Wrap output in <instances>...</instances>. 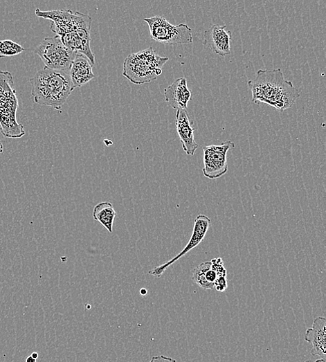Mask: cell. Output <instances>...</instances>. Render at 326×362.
Returning <instances> with one entry per match:
<instances>
[{"mask_svg":"<svg viewBox=\"0 0 326 362\" xmlns=\"http://www.w3.org/2000/svg\"><path fill=\"white\" fill-rule=\"evenodd\" d=\"M26 362H37V359H34L31 355L26 359Z\"/></svg>","mask_w":326,"mask_h":362,"instance_id":"22","label":"cell"},{"mask_svg":"<svg viewBox=\"0 0 326 362\" xmlns=\"http://www.w3.org/2000/svg\"><path fill=\"white\" fill-rule=\"evenodd\" d=\"M248 85L252 92V101L269 105L280 111L291 107L300 97L292 82L284 78L280 69L259 70Z\"/></svg>","mask_w":326,"mask_h":362,"instance_id":"2","label":"cell"},{"mask_svg":"<svg viewBox=\"0 0 326 362\" xmlns=\"http://www.w3.org/2000/svg\"><path fill=\"white\" fill-rule=\"evenodd\" d=\"M215 288L219 292H224L228 289L227 277H219L215 282Z\"/></svg>","mask_w":326,"mask_h":362,"instance_id":"19","label":"cell"},{"mask_svg":"<svg viewBox=\"0 0 326 362\" xmlns=\"http://www.w3.org/2000/svg\"><path fill=\"white\" fill-rule=\"evenodd\" d=\"M17 94L12 73L0 71V132L10 139H20L26 134L17 118L19 107Z\"/></svg>","mask_w":326,"mask_h":362,"instance_id":"4","label":"cell"},{"mask_svg":"<svg viewBox=\"0 0 326 362\" xmlns=\"http://www.w3.org/2000/svg\"><path fill=\"white\" fill-rule=\"evenodd\" d=\"M211 262H206L193 271L192 280L204 290H212L215 288V285L210 283L206 278V274L211 269Z\"/></svg>","mask_w":326,"mask_h":362,"instance_id":"16","label":"cell"},{"mask_svg":"<svg viewBox=\"0 0 326 362\" xmlns=\"http://www.w3.org/2000/svg\"><path fill=\"white\" fill-rule=\"evenodd\" d=\"M32 95L35 103L61 109L74 90L69 71H39L30 80Z\"/></svg>","mask_w":326,"mask_h":362,"instance_id":"3","label":"cell"},{"mask_svg":"<svg viewBox=\"0 0 326 362\" xmlns=\"http://www.w3.org/2000/svg\"><path fill=\"white\" fill-rule=\"evenodd\" d=\"M25 51L22 46L12 40H0V59L15 57Z\"/></svg>","mask_w":326,"mask_h":362,"instance_id":"17","label":"cell"},{"mask_svg":"<svg viewBox=\"0 0 326 362\" xmlns=\"http://www.w3.org/2000/svg\"><path fill=\"white\" fill-rule=\"evenodd\" d=\"M305 362H325V359H317V360L315 361H311L307 360V361H306Z\"/></svg>","mask_w":326,"mask_h":362,"instance_id":"24","label":"cell"},{"mask_svg":"<svg viewBox=\"0 0 326 362\" xmlns=\"http://www.w3.org/2000/svg\"><path fill=\"white\" fill-rule=\"evenodd\" d=\"M326 319L324 317H317L313 321L312 327L307 329L305 340L309 343L312 347L311 354L325 359L326 352Z\"/></svg>","mask_w":326,"mask_h":362,"instance_id":"13","label":"cell"},{"mask_svg":"<svg viewBox=\"0 0 326 362\" xmlns=\"http://www.w3.org/2000/svg\"><path fill=\"white\" fill-rule=\"evenodd\" d=\"M31 356H32L34 359H37L39 357V354H38L37 352H33V353L31 354Z\"/></svg>","mask_w":326,"mask_h":362,"instance_id":"26","label":"cell"},{"mask_svg":"<svg viewBox=\"0 0 326 362\" xmlns=\"http://www.w3.org/2000/svg\"><path fill=\"white\" fill-rule=\"evenodd\" d=\"M203 45L215 54L225 57L231 53L232 33L226 26L214 25L204 33Z\"/></svg>","mask_w":326,"mask_h":362,"instance_id":"10","label":"cell"},{"mask_svg":"<svg viewBox=\"0 0 326 362\" xmlns=\"http://www.w3.org/2000/svg\"><path fill=\"white\" fill-rule=\"evenodd\" d=\"M150 30V38L167 45H182L193 43L192 30L185 24L172 25L165 18L155 16L145 19Z\"/></svg>","mask_w":326,"mask_h":362,"instance_id":"6","label":"cell"},{"mask_svg":"<svg viewBox=\"0 0 326 362\" xmlns=\"http://www.w3.org/2000/svg\"><path fill=\"white\" fill-rule=\"evenodd\" d=\"M35 53L41 57L46 68L61 71H69L78 54L67 48L57 36L44 39Z\"/></svg>","mask_w":326,"mask_h":362,"instance_id":"7","label":"cell"},{"mask_svg":"<svg viewBox=\"0 0 326 362\" xmlns=\"http://www.w3.org/2000/svg\"><path fill=\"white\" fill-rule=\"evenodd\" d=\"M211 269L216 273L217 278L227 277V269L223 260L220 257L211 261Z\"/></svg>","mask_w":326,"mask_h":362,"instance_id":"18","label":"cell"},{"mask_svg":"<svg viewBox=\"0 0 326 362\" xmlns=\"http://www.w3.org/2000/svg\"><path fill=\"white\" fill-rule=\"evenodd\" d=\"M211 224V219L206 215H199L194 221L192 235L185 248L174 258L149 271V275L159 278L174 264L192 250L199 246L206 237Z\"/></svg>","mask_w":326,"mask_h":362,"instance_id":"9","label":"cell"},{"mask_svg":"<svg viewBox=\"0 0 326 362\" xmlns=\"http://www.w3.org/2000/svg\"><path fill=\"white\" fill-rule=\"evenodd\" d=\"M93 217L94 220L100 222L109 233L113 231L116 212L110 202L98 203L93 208Z\"/></svg>","mask_w":326,"mask_h":362,"instance_id":"15","label":"cell"},{"mask_svg":"<svg viewBox=\"0 0 326 362\" xmlns=\"http://www.w3.org/2000/svg\"><path fill=\"white\" fill-rule=\"evenodd\" d=\"M150 362H177V361L176 359L170 356L159 355L153 356Z\"/></svg>","mask_w":326,"mask_h":362,"instance_id":"20","label":"cell"},{"mask_svg":"<svg viewBox=\"0 0 326 362\" xmlns=\"http://www.w3.org/2000/svg\"><path fill=\"white\" fill-rule=\"evenodd\" d=\"M93 66L87 57L80 53L77 54L69 71L73 89L81 87L94 79Z\"/></svg>","mask_w":326,"mask_h":362,"instance_id":"14","label":"cell"},{"mask_svg":"<svg viewBox=\"0 0 326 362\" xmlns=\"http://www.w3.org/2000/svg\"><path fill=\"white\" fill-rule=\"evenodd\" d=\"M235 144L227 141L220 145H210L203 148V175L210 179H217L228 170L227 155Z\"/></svg>","mask_w":326,"mask_h":362,"instance_id":"8","label":"cell"},{"mask_svg":"<svg viewBox=\"0 0 326 362\" xmlns=\"http://www.w3.org/2000/svg\"><path fill=\"white\" fill-rule=\"evenodd\" d=\"M206 278L210 283L215 285V282L217 280V275L216 273L211 269L206 273Z\"/></svg>","mask_w":326,"mask_h":362,"instance_id":"21","label":"cell"},{"mask_svg":"<svg viewBox=\"0 0 326 362\" xmlns=\"http://www.w3.org/2000/svg\"><path fill=\"white\" fill-rule=\"evenodd\" d=\"M165 100L177 110L187 109L192 93L188 86L185 78H180L165 89Z\"/></svg>","mask_w":326,"mask_h":362,"instance_id":"12","label":"cell"},{"mask_svg":"<svg viewBox=\"0 0 326 362\" xmlns=\"http://www.w3.org/2000/svg\"><path fill=\"white\" fill-rule=\"evenodd\" d=\"M176 125L183 150L188 156H194L199 145L195 141L196 129L192 127L187 109L177 110Z\"/></svg>","mask_w":326,"mask_h":362,"instance_id":"11","label":"cell"},{"mask_svg":"<svg viewBox=\"0 0 326 362\" xmlns=\"http://www.w3.org/2000/svg\"><path fill=\"white\" fill-rule=\"evenodd\" d=\"M169 57L158 55L152 47L133 53L125 60L123 75L132 83L144 84L156 80Z\"/></svg>","mask_w":326,"mask_h":362,"instance_id":"5","label":"cell"},{"mask_svg":"<svg viewBox=\"0 0 326 362\" xmlns=\"http://www.w3.org/2000/svg\"><path fill=\"white\" fill-rule=\"evenodd\" d=\"M3 152H4V146H3L1 141H0V154H2Z\"/></svg>","mask_w":326,"mask_h":362,"instance_id":"23","label":"cell"},{"mask_svg":"<svg viewBox=\"0 0 326 362\" xmlns=\"http://www.w3.org/2000/svg\"><path fill=\"white\" fill-rule=\"evenodd\" d=\"M147 290L145 289H142L141 291H140V293L142 295V296H145L147 294Z\"/></svg>","mask_w":326,"mask_h":362,"instance_id":"25","label":"cell"},{"mask_svg":"<svg viewBox=\"0 0 326 362\" xmlns=\"http://www.w3.org/2000/svg\"><path fill=\"white\" fill-rule=\"evenodd\" d=\"M35 14L37 17L52 22L51 30L67 48L84 55L95 64V55L91 48L92 19L90 16L71 10L43 12L37 9Z\"/></svg>","mask_w":326,"mask_h":362,"instance_id":"1","label":"cell"}]
</instances>
